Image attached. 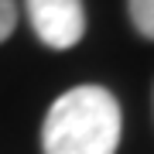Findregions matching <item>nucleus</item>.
<instances>
[{
    "label": "nucleus",
    "instance_id": "nucleus-1",
    "mask_svg": "<svg viewBox=\"0 0 154 154\" xmlns=\"http://www.w3.org/2000/svg\"><path fill=\"white\" fill-rule=\"evenodd\" d=\"M120 103L103 86H75L51 103L41 123L45 154H116Z\"/></svg>",
    "mask_w": 154,
    "mask_h": 154
},
{
    "label": "nucleus",
    "instance_id": "nucleus-2",
    "mask_svg": "<svg viewBox=\"0 0 154 154\" xmlns=\"http://www.w3.org/2000/svg\"><path fill=\"white\" fill-rule=\"evenodd\" d=\"M24 7H28L34 34L48 48L65 51L82 41V34H86L82 0H24Z\"/></svg>",
    "mask_w": 154,
    "mask_h": 154
},
{
    "label": "nucleus",
    "instance_id": "nucleus-3",
    "mask_svg": "<svg viewBox=\"0 0 154 154\" xmlns=\"http://www.w3.org/2000/svg\"><path fill=\"white\" fill-rule=\"evenodd\" d=\"M127 7H130V21L137 34L154 41V0H127Z\"/></svg>",
    "mask_w": 154,
    "mask_h": 154
},
{
    "label": "nucleus",
    "instance_id": "nucleus-4",
    "mask_svg": "<svg viewBox=\"0 0 154 154\" xmlns=\"http://www.w3.org/2000/svg\"><path fill=\"white\" fill-rule=\"evenodd\" d=\"M14 24H17V4L14 0H0V41H7L14 34Z\"/></svg>",
    "mask_w": 154,
    "mask_h": 154
}]
</instances>
